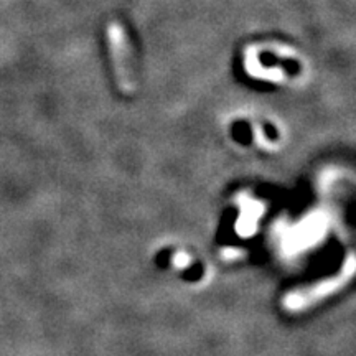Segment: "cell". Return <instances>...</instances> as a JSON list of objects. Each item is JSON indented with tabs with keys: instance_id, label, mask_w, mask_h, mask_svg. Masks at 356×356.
Instances as JSON below:
<instances>
[{
	"instance_id": "1",
	"label": "cell",
	"mask_w": 356,
	"mask_h": 356,
	"mask_svg": "<svg viewBox=\"0 0 356 356\" xmlns=\"http://www.w3.org/2000/svg\"><path fill=\"white\" fill-rule=\"evenodd\" d=\"M106 33H108L109 55L114 66L118 86L124 95H134L137 89V79L131 40H129L122 24H119V22H111Z\"/></svg>"
}]
</instances>
